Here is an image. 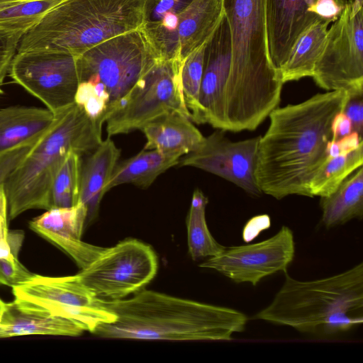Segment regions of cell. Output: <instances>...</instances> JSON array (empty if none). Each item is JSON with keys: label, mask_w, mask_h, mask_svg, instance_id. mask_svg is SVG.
I'll return each instance as SVG.
<instances>
[{"label": "cell", "mask_w": 363, "mask_h": 363, "mask_svg": "<svg viewBox=\"0 0 363 363\" xmlns=\"http://www.w3.org/2000/svg\"><path fill=\"white\" fill-rule=\"evenodd\" d=\"M157 267V255L149 245L127 238L104 248L75 277L96 297L118 300L143 289Z\"/></svg>", "instance_id": "9c48e42d"}, {"label": "cell", "mask_w": 363, "mask_h": 363, "mask_svg": "<svg viewBox=\"0 0 363 363\" xmlns=\"http://www.w3.org/2000/svg\"><path fill=\"white\" fill-rule=\"evenodd\" d=\"M74 103L82 107L90 118L102 123L106 121L109 101L97 94L91 82L85 81L79 84Z\"/></svg>", "instance_id": "4dcf8cb0"}, {"label": "cell", "mask_w": 363, "mask_h": 363, "mask_svg": "<svg viewBox=\"0 0 363 363\" xmlns=\"http://www.w3.org/2000/svg\"><path fill=\"white\" fill-rule=\"evenodd\" d=\"M285 281L271 303L255 318L320 334L332 314L347 311L363 313V263L337 274L298 281L285 272Z\"/></svg>", "instance_id": "8992f818"}, {"label": "cell", "mask_w": 363, "mask_h": 363, "mask_svg": "<svg viewBox=\"0 0 363 363\" xmlns=\"http://www.w3.org/2000/svg\"><path fill=\"white\" fill-rule=\"evenodd\" d=\"M312 1L267 0L269 52L279 73L300 36L320 21L309 10Z\"/></svg>", "instance_id": "e0dca14e"}, {"label": "cell", "mask_w": 363, "mask_h": 363, "mask_svg": "<svg viewBox=\"0 0 363 363\" xmlns=\"http://www.w3.org/2000/svg\"><path fill=\"white\" fill-rule=\"evenodd\" d=\"M193 0H146L140 30L158 60H179L178 23Z\"/></svg>", "instance_id": "d6986e66"}, {"label": "cell", "mask_w": 363, "mask_h": 363, "mask_svg": "<svg viewBox=\"0 0 363 363\" xmlns=\"http://www.w3.org/2000/svg\"><path fill=\"white\" fill-rule=\"evenodd\" d=\"M206 44L187 56L182 62L181 83L184 102L191 116L196 122L199 114V98L203 69Z\"/></svg>", "instance_id": "f546056e"}, {"label": "cell", "mask_w": 363, "mask_h": 363, "mask_svg": "<svg viewBox=\"0 0 363 363\" xmlns=\"http://www.w3.org/2000/svg\"><path fill=\"white\" fill-rule=\"evenodd\" d=\"M25 0H0V34H24L18 24L9 16L7 9Z\"/></svg>", "instance_id": "8d00e7d4"}, {"label": "cell", "mask_w": 363, "mask_h": 363, "mask_svg": "<svg viewBox=\"0 0 363 363\" xmlns=\"http://www.w3.org/2000/svg\"><path fill=\"white\" fill-rule=\"evenodd\" d=\"M121 155V150L107 138L82 164L79 202L86 208V226L97 217L101 199Z\"/></svg>", "instance_id": "7402d4cb"}, {"label": "cell", "mask_w": 363, "mask_h": 363, "mask_svg": "<svg viewBox=\"0 0 363 363\" xmlns=\"http://www.w3.org/2000/svg\"><path fill=\"white\" fill-rule=\"evenodd\" d=\"M363 95L350 96L343 113L350 119L352 132L362 137L363 132Z\"/></svg>", "instance_id": "e575fe53"}, {"label": "cell", "mask_w": 363, "mask_h": 363, "mask_svg": "<svg viewBox=\"0 0 363 363\" xmlns=\"http://www.w3.org/2000/svg\"><path fill=\"white\" fill-rule=\"evenodd\" d=\"M294 255V233L284 225L274 235L263 241L225 247L200 267L216 270L235 283L257 286L269 275L287 272Z\"/></svg>", "instance_id": "4fadbf2b"}, {"label": "cell", "mask_w": 363, "mask_h": 363, "mask_svg": "<svg viewBox=\"0 0 363 363\" xmlns=\"http://www.w3.org/2000/svg\"><path fill=\"white\" fill-rule=\"evenodd\" d=\"M146 0H62L19 40L16 52L53 50L79 56L119 35L140 29Z\"/></svg>", "instance_id": "5b68a950"}, {"label": "cell", "mask_w": 363, "mask_h": 363, "mask_svg": "<svg viewBox=\"0 0 363 363\" xmlns=\"http://www.w3.org/2000/svg\"><path fill=\"white\" fill-rule=\"evenodd\" d=\"M23 34H0V86L8 74L11 60Z\"/></svg>", "instance_id": "836d02e7"}, {"label": "cell", "mask_w": 363, "mask_h": 363, "mask_svg": "<svg viewBox=\"0 0 363 363\" xmlns=\"http://www.w3.org/2000/svg\"><path fill=\"white\" fill-rule=\"evenodd\" d=\"M329 24L327 21H318L300 36L286 62L279 70L284 84L312 77L324 47Z\"/></svg>", "instance_id": "484cf974"}, {"label": "cell", "mask_w": 363, "mask_h": 363, "mask_svg": "<svg viewBox=\"0 0 363 363\" xmlns=\"http://www.w3.org/2000/svg\"><path fill=\"white\" fill-rule=\"evenodd\" d=\"M55 115L47 108L13 106L0 109V157L35 145L51 128Z\"/></svg>", "instance_id": "ffe728a7"}, {"label": "cell", "mask_w": 363, "mask_h": 363, "mask_svg": "<svg viewBox=\"0 0 363 363\" xmlns=\"http://www.w3.org/2000/svg\"><path fill=\"white\" fill-rule=\"evenodd\" d=\"M15 297L35 302L50 311L77 323L84 331L94 333L116 315L104 300L94 296L75 277H48L35 274L26 282L12 288Z\"/></svg>", "instance_id": "7c38bea8"}, {"label": "cell", "mask_w": 363, "mask_h": 363, "mask_svg": "<svg viewBox=\"0 0 363 363\" xmlns=\"http://www.w3.org/2000/svg\"><path fill=\"white\" fill-rule=\"evenodd\" d=\"M104 303L116 319L93 333L105 338L230 341L247 321L245 314L230 308L143 289L130 298Z\"/></svg>", "instance_id": "3957f363"}, {"label": "cell", "mask_w": 363, "mask_h": 363, "mask_svg": "<svg viewBox=\"0 0 363 363\" xmlns=\"http://www.w3.org/2000/svg\"><path fill=\"white\" fill-rule=\"evenodd\" d=\"M86 220V208L79 202L72 207L48 209L32 219L29 226L36 233L63 250L80 269H83L104 249L82 240Z\"/></svg>", "instance_id": "2e32d148"}, {"label": "cell", "mask_w": 363, "mask_h": 363, "mask_svg": "<svg viewBox=\"0 0 363 363\" xmlns=\"http://www.w3.org/2000/svg\"><path fill=\"white\" fill-rule=\"evenodd\" d=\"M3 94V91L1 90V86H0V96Z\"/></svg>", "instance_id": "ab89813d"}, {"label": "cell", "mask_w": 363, "mask_h": 363, "mask_svg": "<svg viewBox=\"0 0 363 363\" xmlns=\"http://www.w3.org/2000/svg\"><path fill=\"white\" fill-rule=\"evenodd\" d=\"M81 157V155L71 152L58 169L50 190V208L72 207L79 203Z\"/></svg>", "instance_id": "f1b7e54d"}, {"label": "cell", "mask_w": 363, "mask_h": 363, "mask_svg": "<svg viewBox=\"0 0 363 363\" xmlns=\"http://www.w3.org/2000/svg\"><path fill=\"white\" fill-rule=\"evenodd\" d=\"M33 145L15 148L0 157V184L21 163Z\"/></svg>", "instance_id": "d590c367"}, {"label": "cell", "mask_w": 363, "mask_h": 363, "mask_svg": "<svg viewBox=\"0 0 363 363\" xmlns=\"http://www.w3.org/2000/svg\"><path fill=\"white\" fill-rule=\"evenodd\" d=\"M350 94L345 90L317 94L301 103L277 107L260 136L255 167L262 194L276 199L290 195L312 197L310 183L328 158L332 130Z\"/></svg>", "instance_id": "6da1fadb"}, {"label": "cell", "mask_w": 363, "mask_h": 363, "mask_svg": "<svg viewBox=\"0 0 363 363\" xmlns=\"http://www.w3.org/2000/svg\"><path fill=\"white\" fill-rule=\"evenodd\" d=\"M140 130L147 139L144 150H157L182 156L195 151L205 138L190 118L173 111L152 118Z\"/></svg>", "instance_id": "44dd1931"}, {"label": "cell", "mask_w": 363, "mask_h": 363, "mask_svg": "<svg viewBox=\"0 0 363 363\" xmlns=\"http://www.w3.org/2000/svg\"><path fill=\"white\" fill-rule=\"evenodd\" d=\"M181 157L177 153L143 149L135 156L117 163L106 191L124 184H133L141 188H147L159 175L178 164Z\"/></svg>", "instance_id": "cb8c5ba5"}, {"label": "cell", "mask_w": 363, "mask_h": 363, "mask_svg": "<svg viewBox=\"0 0 363 363\" xmlns=\"http://www.w3.org/2000/svg\"><path fill=\"white\" fill-rule=\"evenodd\" d=\"M219 130L204 138L201 145L179 161V166H190L218 176L247 193L259 196L255 167L260 136L233 142Z\"/></svg>", "instance_id": "5bb4252c"}, {"label": "cell", "mask_w": 363, "mask_h": 363, "mask_svg": "<svg viewBox=\"0 0 363 363\" xmlns=\"http://www.w3.org/2000/svg\"><path fill=\"white\" fill-rule=\"evenodd\" d=\"M332 130L335 140H340L352 132L351 122L343 111L339 113L335 117Z\"/></svg>", "instance_id": "74e56055"}, {"label": "cell", "mask_w": 363, "mask_h": 363, "mask_svg": "<svg viewBox=\"0 0 363 363\" xmlns=\"http://www.w3.org/2000/svg\"><path fill=\"white\" fill-rule=\"evenodd\" d=\"M223 16L220 0H193L178 23L181 61L205 44Z\"/></svg>", "instance_id": "603a6c76"}, {"label": "cell", "mask_w": 363, "mask_h": 363, "mask_svg": "<svg viewBox=\"0 0 363 363\" xmlns=\"http://www.w3.org/2000/svg\"><path fill=\"white\" fill-rule=\"evenodd\" d=\"M327 91L345 90L363 95V9L355 12L347 0L340 16L328 29L311 77Z\"/></svg>", "instance_id": "30bf717a"}, {"label": "cell", "mask_w": 363, "mask_h": 363, "mask_svg": "<svg viewBox=\"0 0 363 363\" xmlns=\"http://www.w3.org/2000/svg\"><path fill=\"white\" fill-rule=\"evenodd\" d=\"M157 61L143 32L135 30L104 41L77 56L79 83L89 79L101 82L109 94L108 111Z\"/></svg>", "instance_id": "52a82bcc"}, {"label": "cell", "mask_w": 363, "mask_h": 363, "mask_svg": "<svg viewBox=\"0 0 363 363\" xmlns=\"http://www.w3.org/2000/svg\"><path fill=\"white\" fill-rule=\"evenodd\" d=\"M208 198L199 189L194 191L186 219L187 241L189 254L196 261L218 255L225 248L211 235L206 220Z\"/></svg>", "instance_id": "4316f807"}, {"label": "cell", "mask_w": 363, "mask_h": 363, "mask_svg": "<svg viewBox=\"0 0 363 363\" xmlns=\"http://www.w3.org/2000/svg\"><path fill=\"white\" fill-rule=\"evenodd\" d=\"M8 74L54 114L74 103L79 84L77 56L53 50L16 52Z\"/></svg>", "instance_id": "8fae6325"}, {"label": "cell", "mask_w": 363, "mask_h": 363, "mask_svg": "<svg viewBox=\"0 0 363 363\" xmlns=\"http://www.w3.org/2000/svg\"><path fill=\"white\" fill-rule=\"evenodd\" d=\"M347 0H313L310 11L319 19L333 23L343 12Z\"/></svg>", "instance_id": "d6a6232c"}, {"label": "cell", "mask_w": 363, "mask_h": 363, "mask_svg": "<svg viewBox=\"0 0 363 363\" xmlns=\"http://www.w3.org/2000/svg\"><path fill=\"white\" fill-rule=\"evenodd\" d=\"M84 330L74 321L54 314L29 300L15 297L0 311V338L43 335L79 336Z\"/></svg>", "instance_id": "ac0fdd59"}, {"label": "cell", "mask_w": 363, "mask_h": 363, "mask_svg": "<svg viewBox=\"0 0 363 363\" xmlns=\"http://www.w3.org/2000/svg\"><path fill=\"white\" fill-rule=\"evenodd\" d=\"M321 221L326 228L345 224L363 216L362 166L350 175L330 195L320 197Z\"/></svg>", "instance_id": "d4e9b609"}, {"label": "cell", "mask_w": 363, "mask_h": 363, "mask_svg": "<svg viewBox=\"0 0 363 363\" xmlns=\"http://www.w3.org/2000/svg\"><path fill=\"white\" fill-rule=\"evenodd\" d=\"M180 60H158L121 99L123 107L107 118L108 137L128 133L167 111H177L191 119L182 92Z\"/></svg>", "instance_id": "ba28073f"}, {"label": "cell", "mask_w": 363, "mask_h": 363, "mask_svg": "<svg viewBox=\"0 0 363 363\" xmlns=\"http://www.w3.org/2000/svg\"><path fill=\"white\" fill-rule=\"evenodd\" d=\"M55 115L51 128L3 182L9 219L28 210L49 209L52 180L68 154L83 155L102 142L103 123L90 118L76 103Z\"/></svg>", "instance_id": "277c9868"}, {"label": "cell", "mask_w": 363, "mask_h": 363, "mask_svg": "<svg viewBox=\"0 0 363 363\" xmlns=\"http://www.w3.org/2000/svg\"><path fill=\"white\" fill-rule=\"evenodd\" d=\"M231 57L230 31L224 16L206 44L196 123L226 131L225 87Z\"/></svg>", "instance_id": "9a60e30c"}, {"label": "cell", "mask_w": 363, "mask_h": 363, "mask_svg": "<svg viewBox=\"0 0 363 363\" xmlns=\"http://www.w3.org/2000/svg\"><path fill=\"white\" fill-rule=\"evenodd\" d=\"M16 258L13 260L0 258V285L14 287L19 286L33 276Z\"/></svg>", "instance_id": "1f68e13d"}, {"label": "cell", "mask_w": 363, "mask_h": 363, "mask_svg": "<svg viewBox=\"0 0 363 363\" xmlns=\"http://www.w3.org/2000/svg\"><path fill=\"white\" fill-rule=\"evenodd\" d=\"M4 304V301L0 298V311Z\"/></svg>", "instance_id": "f35d334b"}, {"label": "cell", "mask_w": 363, "mask_h": 363, "mask_svg": "<svg viewBox=\"0 0 363 363\" xmlns=\"http://www.w3.org/2000/svg\"><path fill=\"white\" fill-rule=\"evenodd\" d=\"M362 163L363 143L351 151L328 157L311 181L312 197H325L333 194Z\"/></svg>", "instance_id": "83f0119b"}, {"label": "cell", "mask_w": 363, "mask_h": 363, "mask_svg": "<svg viewBox=\"0 0 363 363\" xmlns=\"http://www.w3.org/2000/svg\"><path fill=\"white\" fill-rule=\"evenodd\" d=\"M231 46L226 131L255 130L281 101L284 83L268 47L267 0H220Z\"/></svg>", "instance_id": "7a4b0ae2"}]
</instances>
